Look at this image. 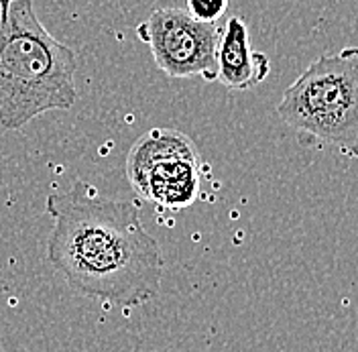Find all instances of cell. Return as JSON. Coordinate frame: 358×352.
<instances>
[{"label": "cell", "instance_id": "8992f818", "mask_svg": "<svg viewBox=\"0 0 358 352\" xmlns=\"http://www.w3.org/2000/svg\"><path fill=\"white\" fill-rule=\"evenodd\" d=\"M271 62L265 53L250 47L248 27L241 17H230L218 37L216 82L234 92L257 88L267 80Z\"/></svg>", "mask_w": 358, "mask_h": 352}, {"label": "cell", "instance_id": "52a82bcc", "mask_svg": "<svg viewBox=\"0 0 358 352\" xmlns=\"http://www.w3.org/2000/svg\"><path fill=\"white\" fill-rule=\"evenodd\" d=\"M230 0H185V10L196 21L216 24L228 10Z\"/></svg>", "mask_w": 358, "mask_h": 352}, {"label": "cell", "instance_id": "5b68a950", "mask_svg": "<svg viewBox=\"0 0 358 352\" xmlns=\"http://www.w3.org/2000/svg\"><path fill=\"white\" fill-rule=\"evenodd\" d=\"M136 37L149 47L155 66L173 80L201 76L216 82L220 29L196 21L185 8L163 6L136 24Z\"/></svg>", "mask_w": 358, "mask_h": 352}, {"label": "cell", "instance_id": "277c9868", "mask_svg": "<svg viewBox=\"0 0 358 352\" xmlns=\"http://www.w3.org/2000/svg\"><path fill=\"white\" fill-rule=\"evenodd\" d=\"M201 169L194 141L173 129H153L138 136L124 165L136 196L169 210H183L196 202Z\"/></svg>", "mask_w": 358, "mask_h": 352}, {"label": "cell", "instance_id": "ba28073f", "mask_svg": "<svg viewBox=\"0 0 358 352\" xmlns=\"http://www.w3.org/2000/svg\"><path fill=\"white\" fill-rule=\"evenodd\" d=\"M15 0H0V21H6L8 17V8Z\"/></svg>", "mask_w": 358, "mask_h": 352}, {"label": "cell", "instance_id": "3957f363", "mask_svg": "<svg viewBox=\"0 0 358 352\" xmlns=\"http://www.w3.org/2000/svg\"><path fill=\"white\" fill-rule=\"evenodd\" d=\"M277 116L358 159V47L320 55L283 92Z\"/></svg>", "mask_w": 358, "mask_h": 352}, {"label": "cell", "instance_id": "6da1fadb", "mask_svg": "<svg viewBox=\"0 0 358 352\" xmlns=\"http://www.w3.org/2000/svg\"><path fill=\"white\" fill-rule=\"evenodd\" d=\"M45 214L53 220L47 263L76 293L122 308L155 300L163 255L136 202L106 198L78 179L71 190L49 194Z\"/></svg>", "mask_w": 358, "mask_h": 352}, {"label": "cell", "instance_id": "7a4b0ae2", "mask_svg": "<svg viewBox=\"0 0 358 352\" xmlns=\"http://www.w3.org/2000/svg\"><path fill=\"white\" fill-rule=\"evenodd\" d=\"M76 53L37 19L33 0H15L0 21V127L19 131L78 100Z\"/></svg>", "mask_w": 358, "mask_h": 352}]
</instances>
